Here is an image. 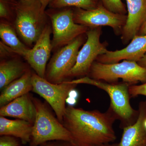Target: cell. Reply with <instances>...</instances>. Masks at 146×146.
<instances>
[{
  "label": "cell",
  "instance_id": "cell-1",
  "mask_svg": "<svg viewBox=\"0 0 146 146\" xmlns=\"http://www.w3.org/2000/svg\"><path fill=\"white\" fill-rule=\"evenodd\" d=\"M118 117L110 106L105 112L66 107L63 125L70 133L75 146H104L113 143L117 136L113 124Z\"/></svg>",
  "mask_w": 146,
  "mask_h": 146
},
{
  "label": "cell",
  "instance_id": "cell-2",
  "mask_svg": "<svg viewBox=\"0 0 146 146\" xmlns=\"http://www.w3.org/2000/svg\"><path fill=\"white\" fill-rule=\"evenodd\" d=\"M47 15L39 0L17 1L13 27L26 44L36 43L47 25Z\"/></svg>",
  "mask_w": 146,
  "mask_h": 146
},
{
  "label": "cell",
  "instance_id": "cell-3",
  "mask_svg": "<svg viewBox=\"0 0 146 146\" xmlns=\"http://www.w3.org/2000/svg\"><path fill=\"white\" fill-rule=\"evenodd\" d=\"M36 110L31 141L29 146H38L54 141H68L72 143L70 133L62 123L56 118L47 105L39 99L33 98Z\"/></svg>",
  "mask_w": 146,
  "mask_h": 146
},
{
  "label": "cell",
  "instance_id": "cell-4",
  "mask_svg": "<svg viewBox=\"0 0 146 146\" xmlns=\"http://www.w3.org/2000/svg\"><path fill=\"white\" fill-rule=\"evenodd\" d=\"M88 76L111 84L116 83L121 79L129 85H135L139 82H146V69L137 62L129 60L112 64H104L96 60L91 66Z\"/></svg>",
  "mask_w": 146,
  "mask_h": 146
},
{
  "label": "cell",
  "instance_id": "cell-5",
  "mask_svg": "<svg viewBox=\"0 0 146 146\" xmlns=\"http://www.w3.org/2000/svg\"><path fill=\"white\" fill-rule=\"evenodd\" d=\"M71 83L89 84L102 89L108 94L110 99V106L117 116L118 119L124 124L125 127L135 123L139 112L134 110L131 106L129 93L130 85L126 83H109L96 80L89 77L84 76L77 79L70 81Z\"/></svg>",
  "mask_w": 146,
  "mask_h": 146
},
{
  "label": "cell",
  "instance_id": "cell-6",
  "mask_svg": "<svg viewBox=\"0 0 146 146\" xmlns=\"http://www.w3.org/2000/svg\"><path fill=\"white\" fill-rule=\"evenodd\" d=\"M32 91L44 99L50 105L58 119L63 122L66 110L65 103L69 94L77 84L65 81L60 84H53L40 77L36 73L33 74Z\"/></svg>",
  "mask_w": 146,
  "mask_h": 146
},
{
  "label": "cell",
  "instance_id": "cell-7",
  "mask_svg": "<svg viewBox=\"0 0 146 146\" xmlns=\"http://www.w3.org/2000/svg\"><path fill=\"white\" fill-rule=\"evenodd\" d=\"M84 35L79 36L56 53L47 66L45 79L53 84L64 82L76 61L79 50L84 42Z\"/></svg>",
  "mask_w": 146,
  "mask_h": 146
},
{
  "label": "cell",
  "instance_id": "cell-8",
  "mask_svg": "<svg viewBox=\"0 0 146 146\" xmlns=\"http://www.w3.org/2000/svg\"><path fill=\"white\" fill-rule=\"evenodd\" d=\"M47 14L52 25V49L68 44L79 36L86 34L89 29L88 27L75 23L72 9Z\"/></svg>",
  "mask_w": 146,
  "mask_h": 146
},
{
  "label": "cell",
  "instance_id": "cell-9",
  "mask_svg": "<svg viewBox=\"0 0 146 146\" xmlns=\"http://www.w3.org/2000/svg\"><path fill=\"white\" fill-rule=\"evenodd\" d=\"M74 11L75 23L89 29L108 26L113 29L115 34L120 35L127 20V15L110 11L100 2L96 8L90 10L75 8Z\"/></svg>",
  "mask_w": 146,
  "mask_h": 146
},
{
  "label": "cell",
  "instance_id": "cell-10",
  "mask_svg": "<svg viewBox=\"0 0 146 146\" xmlns=\"http://www.w3.org/2000/svg\"><path fill=\"white\" fill-rule=\"evenodd\" d=\"M102 34V27L89 29L86 33L87 40L79 51L75 65L70 71L68 78L88 76L97 58L107 52V43L100 41Z\"/></svg>",
  "mask_w": 146,
  "mask_h": 146
},
{
  "label": "cell",
  "instance_id": "cell-11",
  "mask_svg": "<svg viewBox=\"0 0 146 146\" xmlns=\"http://www.w3.org/2000/svg\"><path fill=\"white\" fill-rule=\"evenodd\" d=\"M52 28L47 25L33 48L29 49L24 56L29 65L40 77L45 78L47 63L52 49L50 35Z\"/></svg>",
  "mask_w": 146,
  "mask_h": 146
},
{
  "label": "cell",
  "instance_id": "cell-12",
  "mask_svg": "<svg viewBox=\"0 0 146 146\" xmlns=\"http://www.w3.org/2000/svg\"><path fill=\"white\" fill-rule=\"evenodd\" d=\"M146 53V34L134 36L124 48L116 51H108L100 55L96 61L104 64L119 63L122 60L138 62Z\"/></svg>",
  "mask_w": 146,
  "mask_h": 146
},
{
  "label": "cell",
  "instance_id": "cell-13",
  "mask_svg": "<svg viewBox=\"0 0 146 146\" xmlns=\"http://www.w3.org/2000/svg\"><path fill=\"white\" fill-rule=\"evenodd\" d=\"M127 20L122 31L121 39L124 44H128L137 35L146 21V0H125Z\"/></svg>",
  "mask_w": 146,
  "mask_h": 146
},
{
  "label": "cell",
  "instance_id": "cell-14",
  "mask_svg": "<svg viewBox=\"0 0 146 146\" xmlns=\"http://www.w3.org/2000/svg\"><path fill=\"white\" fill-rule=\"evenodd\" d=\"M36 110L33 97L27 94L1 107L0 115L26 121L33 124Z\"/></svg>",
  "mask_w": 146,
  "mask_h": 146
},
{
  "label": "cell",
  "instance_id": "cell-15",
  "mask_svg": "<svg viewBox=\"0 0 146 146\" xmlns=\"http://www.w3.org/2000/svg\"><path fill=\"white\" fill-rule=\"evenodd\" d=\"M138 112L135 122L124 127L119 146H146V129L144 125L146 118V101L139 104Z\"/></svg>",
  "mask_w": 146,
  "mask_h": 146
},
{
  "label": "cell",
  "instance_id": "cell-16",
  "mask_svg": "<svg viewBox=\"0 0 146 146\" xmlns=\"http://www.w3.org/2000/svg\"><path fill=\"white\" fill-rule=\"evenodd\" d=\"M33 124L25 120H11L0 117V135L10 136L21 140L22 145L29 144Z\"/></svg>",
  "mask_w": 146,
  "mask_h": 146
},
{
  "label": "cell",
  "instance_id": "cell-17",
  "mask_svg": "<svg viewBox=\"0 0 146 146\" xmlns=\"http://www.w3.org/2000/svg\"><path fill=\"white\" fill-rule=\"evenodd\" d=\"M32 74L29 69L20 78L12 82L3 89L0 95L1 107L32 91Z\"/></svg>",
  "mask_w": 146,
  "mask_h": 146
},
{
  "label": "cell",
  "instance_id": "cell-18",
  "mask_svg": "<svg viewBox=\"0 0 146 146\" xmlns=\"http://www.w3.org/2000/svg\"><path fill=\"white\" fill-rule=\"evenodd\" d=\"M27 65L16 58L2 60L0 63V89L20 78L29 70Z\"/></svg>",
  "mask_w": 146,
  "mask_h": 146
},
{
  "label": "cell",
  "instance_id": "cell-19",
  "mask_svg": "<svg viewBox=\"0 0 146 146\" xmlns=\"http://www.w3.org/2000/svg\"><path fill=\"white\" fill-rule=\"evenodd\" d=\"M14 27L7 21L2 20L0 24V37L4 44L16 54L25 56L29 50L17 36Z\"/></svg>",
  "mask_w": 146,
  "mask_h": 146
},
{
  "label": "cell",
  "instance_id": "cell-20",
  "mask_svg": "<svg viewBox=\"0 0 146 146\" xmlns=\"http://www.w3.org/2000/svg\"><path fill=\"white\" fill-rule=\"evenodd\" d=\"M98 0H52L49 6L53 9H61L73 7L90 10L97 7Z\"/></svg>",
  "mask_w": 146,
  "mask_h": 146
},
{
  "label": "cell",
  "instance_id": "cell-21",
  "mask_svg": "<svg viewBox=\"0 0 146 146\" xmlns=\"http://www.w3.org/2000/svg\"><path fill=\"white\" fill-rule=\"evenodd\" d=\"M16 0H0V17L9 22L14 18Z\"/></svg>",
  "mask_w": 146,
  "mask_h": 146
},
{
  "label": "cell",
  "instance_id": "cell-22",
  "mask_svg": "<svg viewBox=\"0 0 146 146\" xmlns=\"http://www.w3.org/2000/svg\"><path fill=\"white\" fill-rule=\"evenodd\" d=\"M110 11L115 13L127 15V9L121 0H98Z\"/></svg>",
  "mask_w": 146,
  "mask_h": 146
},
{
  "label": "cell",
  "instance_id": "cell-23",
  "mask_svg": "<svg viewBox=\"0 0 146 146\" xmlns=\"http://www.w3.org/2000/svg\"><path fill=\"white\" fill-rule=\"evenodd\" d=\"M129 93L131 97L138 96H146V82L141 85H130L129 87Z\"/></svg>",
  "mask_w": 146,
  "mask_h": 146
},
{
  "label": "cell",
  "instance_id": "cell-24",
  "mask_svg": "<svg viewBox=\"0 0 146 146\" xmlns=\"http://www.w3.org/2000/svg\"><path fill=\"white\" fill-rule=\"evenodd\" d=\"M21 140L16 137L3 135L0 137V146H20Z\"/></svg>",
  "mask_w": 146,
  "mask_h": 146
},
{
  "label": "cell",
  "instance_id": "cell-25",
  "mask_svg": "<svg viewBox=\"0 0 146 146\" xmlns=\"http://www.w3.org/2000/svg\"><path fill=\"white\" fill-rule=\"evenodd\" d=\"M38 146H75L71 142L63 141H49Z\"/></svg>",
  "mask_w": 146,
  "mask_h": 146
},
{
  "label": "cell",
  "instance_id": "cell-26",
  "mask_svg": "<svg viewBox=\"0 0 146 146\" xmlns=\"http://www.w3.org/2000/svg\"><path fill=\"white\" fill-rule=\"evenodd\" d=\"M138 65L146 69V53L137 62Z\"/></svg>",
  "mask_w": 146,
  "mask_h": 146
},
{
  "label": "cell",
  "instance_id": "cell-27",
  "mask_svg": "<svg viewBox=\"0 0 146 146\" xmlns=\"http://www.w3.org/2000/svg\"><path fill=\"white\" fill-rule=\"evenodd\" d=\"M52 0H39L42 4V8L44 10L46 8L48 5H49L50 4L52 1Z\"/></svg>",
  "mask_w": 146,
  "mask_h": 146
},
{
  "label": "cell",
  "instance_id": "cell-28",
  "mask_svg": "<svg viewBox=\"0 0 146 146\" xmlns=\"http://www.w3.org/2000/svg\"><path fill=\"white\" fill-rule=\"evenodd\" d=\"M146 34V21L144 23L143 25L142 26L139 33H138V35H145Z\"/></svg>",
  "mask_w": 146,
  "mask_h": 146
},
{
  "label": "cell",
  "instance_id": "cell-29",
  "mask_svg": "<svg viewBox=\"0 0 146 146\" xmlns=\"http://www.w3.org/2000/svg\"><path fill=\"white\" fill-rule=\"evenodd\" d=\"M104 146H119V144L118 143H111L108 144Z\"/></svg>",
  "mask_w": 146,
  "mask_h": 146
},
{
  "label": "cell",
  "instance_id": "cell-30",
  "mask_svg": "<svg viewBox=\"0 0 146 146\" xmlns=\"http://www.w3.org/2000/svg\"><path fill=\"white\" fill-rule=\"evenodd\" d=\"M144 126H145V128L146 129V118L145 119V121H144Z\"/></svg>",
  "mask_w": 146,
  "mask_h": 146
}]
</instances>
